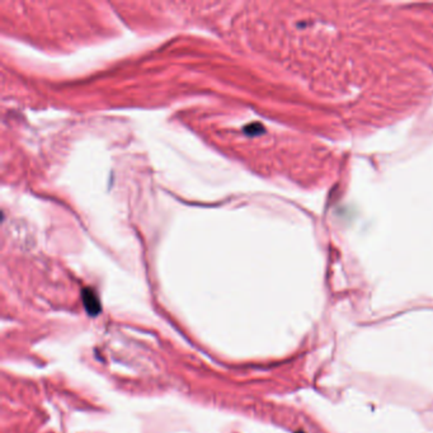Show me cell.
<instances>
[{"mask_svg": "<svg viewBox=\"0 0 433 433\" xmlns=\"http://www.w3.org/2000/svg\"><path fill=\"white\" fill-rule=\"evenodd\" d=\"M82 297H83V304H84V308L87 310V313L91 316H97L99 313H101V303H99V298L96 295V292L91 289H84L82 291Z\"/></svg>", "mask_w": 433, "mask_h": 433, "instance_id": "obj_1", "label": "cell"}]
</instances>
